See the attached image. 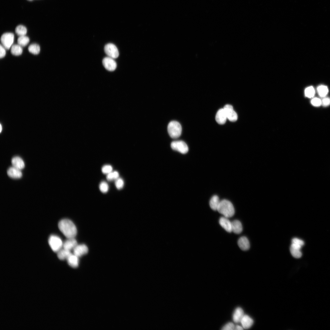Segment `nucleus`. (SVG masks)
<instances>
[{
  "instance_id": "1",
  "label": "nucleus",
  "mask_w": 330,
  "mask_h": 330,
  "mask_svg": "<svg viewBox=\"0 0 330 330\" xmlns=\"http://www.w3.org/2000/svg\"><path fill=\"white\" fill-rule=\"evenodd\" d=\"M58 227L61 231L67 238H74L77 235V230L76 226L69 219L61 220L59 223Z\"/></svg>"
},
{
  "instance_id": "2",
  "label": "nucleus",
  "mask_w": 330,
  "mask_h": 330,
  "mask_svg": "<svg viewBox=\"0 0 330 330\" xmlns=\"http://www.w3.org/2000/svg\"><path fill=\"white\" fill-rule=\"evenodd\" d=\"M217 210L227 218L232 217L235 213L234 207L230 201L225 199L221 201Z\"/></svg>"
},
{
  "instance_id": "3",
  "label": "nucleus",
  "mask_w": 330,
  "mask_h": 330,
  "mask_svg": "<svg viewBox=\"0 0 330 330\" xmlns=\"http://www.w3.org/2000/svg\"><path fill=\"white\" fill-rule=\"evenodd\" d=\"M168 131L170 136L174 139L178 138L181 135L182 128L178 122L173 121L170 122L168 126Z\"/></svg>"
},
{
  "instance_id": "4",
  "label": "nucleus",
  "mask_w": 330,
  "mask_h": 330,
  "mask_svg": "<svg viewBox=\"0 0 330 330\" xmlns=\"http://www.w3.org/2000/svg\"><path fill=\"white\" fill-rule=\"evenodd\" d=\"M48 243L52 250L55 252L57 253L63 246L62 239L56 235H51L49 238Z\"/></svg>"
},
{
  "instance_id": "5",
  "label": "nucleus",
  "mask_w": 330,
  "mask_h": 330,
  "mask_svg": "<svg viewBox=\"0 0 330 330\" xmlns=\"http://www.w3.org/2000/svg\"><path fill=\"white\" fill-rule=\"evenodd\" d=\"M14 39V34L10 33H5L1 37L2 45L6 49L9 50L12 46Z\"/></svg>"
},
{
  "instance_id": "6",
  "label": "nucleus",
  "mask_w": 330,
  "mask_h": 330,
  "mask_svg": "<svg viewBox=\"0 0 330 330\" xmlns=\"http://www.w3.org/2000/svg\"><path fill=\"white\" fill-rule=\"evenodd\" d=\"M104 51L108 57L113 59L118 58L119 56L118 50L114 44H108L104 47Z\"/></svg>"
},
{
  "instance_id": "7",
  "label": "nucleus",
  "mask_w": 330,
  "mask_h": 330,
  "mask_svg": "<svg viewBox=\"0 0 330 330\" xmlns=\"http://www.w3.org/2000/svg\"><path fill=\"white\" fill-rule=\"evenodd\" d=\"M171 146L173 150L183 154L187 153L188 151L187 145L185 143L182 141H173L171 143Z\"/></svg>"
},
{
  "instance_id": "8",
  "label": "nucleus",
  "mask_w": 330,
  "mask_h": 330,
  "mask_svg": "<svg viewBox=\"0 0 330 330\" xmlns=\"http://www.w3.org/2000/svg\"><path fill=\"white\" fill-rule=\"evenodd\" d=\"M227 119L232 122H235L238 119V115L235 111L233 107L230 105H227L224 108Z\"/></svg>"
},
{
  "instance_id": "9",
  "label": "nucleus",
  "mask_w": 330,
  "mask_h": 330,
  "mask_svg": "<svg viewBox=\"0 0 330 330\" xmlns=\"http://www.w3.org/2000/svg\"><path fill=\"white\" fill-rule=\"evenodd\" d=\"M102 63L105 68L109 71H114L117 67V63L114 59L109 57L103 59Z\"/></svg>"
},
{
  "instance_id": "10",
  "label": "nucleus",
  "mask_w": 330,
  "mask_h": 330,
  "mask_svg": "<svg viewBox=\"0 0 330 330\" xmlns=\"http://www.w3.org/2000/svg\"><path fill=\"white\" fill-rule=\"evenodd\" d=\"M73 250V254L79 257L87 254L89 251L88 247L83 244H77Z\"/></svg>"
},
{
  "instance_id": "11",
  "label": "nucleus",
  "mask_w": 330,
  "mask_h": 330,
  "mask_svg": "<svg viewBox=\"0 0 330 330\" xmlns=\"http://www.w3.org/2000/svg\"><path fill=\"white\" fill-rule=\"evenodd\" d=\"M227 119V118L224 108L219 109L215 116L217 122L220 125H223L226 123Z\"/></svg>"
},
{
  "instance_id": "12",
  "label": "nucleus",
  "mask_w": 330,
  "mask_h": 330,
  "mask_svg": "<svg viewBox=\"0 0 330 330\" xmlns=\"http://www.w3.org/2000/svg\"><path fill=\"white\" fill-rule=\"evenodd\" d=\"M7 174L10 177L14 179L20 178L22 176L21 170L13 167L9 168L7 171Z\"/></svg>"
},
{
  "instance_id": "13",
  "label": "nucleus",
  "mask_w": 330,
  "mask_h": 330,
  "mask_svg": "<svg viewBox=\"0 0 330 330\" xmlns=\"http://www.w3.org/2000/svg\"><path fill=\"white\" fill-rule=\"evenodd\" d=\"M11 162L13 167L20 170L23 169L25 167L23 160L19 157H13L11 159Z\"/></svg>"
},
{
  "instance_id": "14",
  "label": "nucleus",
  "mask_w": 330,
  "mask_h": 330,
  "mask_svg": "<svg viewBox=\"0 0 330 330\" xmlns=\"http://www.w3.org/2000/svg\"><path fill=\"white\" fill-rule=\"evenodd\" d=\"M77 241L74 238H69L63 244V248L71 251L77 245Z\"/></svg>"
},
{
  "instance_id": "15",
  "label": "nucleus",
  "mask_w": 330,
  "mask_h": 330,
  "mask_svg": "<svg viewBox=\"0 0 330 330\" xmlns=\"http://www.w3.org/2000/svg\"><path fill=\"white\" fill-rule=\"evenodd\" d=\"M240 322L244 329H247L251 328L254 324V320L249 315H244Z\"/></svg>"
},
{
  "instance_id": "16",
  "label": "nucleus",
  "mask_w": 330,
  "mask_h": 330,
  "mask_svg": "<svg viewBox=\"0 0 330 330\" xmlns=\"http://www.w3.org/2000/svg\"><path fill=\"white\" fill-rule=\"evenodd\" d=\"M238 244L240 248L242 251H246L250 249L249 241L245 237H242L239 239L238 241Z\"/></svg>"
},
{
  "instance_id": "17",
  "label": "nucleus",
  "mask_w": 330,
  "mask_h": 330,
  "mask_svg": "<svg viewBox=\"0 0 330 330\" xmlns=\"http://www.w3.org/2000/svg\"><path fill=\"white\" fill-rule=\"evenodd\" d=\"M219 223L227 231L231 233L232 231L231 222L226 217H222L220 218Z\"/></svg>"
},
{
  "instance_id": "18",
  "label": "nucleus",
  "mask_w": 330,
  "mask_h": 330,
  "mask_svg": "<svg viewBox=\"0 0 330 330\" xmlns=\"http://www.w3.org/2000/svg\"><path fill=\"white\" fill-rule=\"evenodd\" d=\"M301 246L293 244H292L290 247V251L292 256L296 258H299L302 256L300 251Z\"/></svg>"
},
{
  "instance_id": "19",
  "label": "nucleus",
  "mask_w": 330,
  "mask_h": 330,
  "mask_svg": "<svg viewBox=\"0 0 330 330\" xmlns=\"http://www.w3.org/2000/svg\"><path fill=\"white\" fill-rule=\"evenodd\" d=\"M244 315V311L240 307L237 308L235 310L233 315V318L234 321L236 323L240 322Z\"/></svg>"
},
{
  "instance_id": "20",
  "label": "nucleus",
  "mask_w": 330,
  "mask_h": 330,
  "mask_svg": "<svg viewBox=\"0 0 330 330\" xmlns=\"http://www.w3.org/2000/svg\"><path fill=\"white\" fill-rule=\"evenodd\" d=\"M232 231L236 234H240L242 231V226L241 222L238 220H235L231 222Z\"/></svg>"
},
{
  "instance_id": "21",
  "label": "nucleus",
  "mask_w": 330,
  "mask_h": 330,
  "mask_svg": "<svg viewBox=\"0 0 330 330\" xmlns=\"http://www.w3.org/2000/svg\"><path fill=\"white\" fill-rule=\"evenodd\" d=\"M68 264L73 268L78 267L79 264V257L72 254L67 260Z\"/></svg>"
},
{
  "instance_id": "22",
  "label": "nucleus",
  "mask_w": 330,
  "mask_h": 330,
  "mask_svg": "<svg viewBox=\"0 0 330 330\" xmlns=\"http://www.w3.org/2000/svg\"><path fill=\"white\" fill-rule=\"evenodd\" d=\"M58 258L61 260H67L68 258L72 254L71 251L62 248L57 253Z\"/></svg>"
},
{
  "instance_id": "23",
  "label": "nucleus",
  "mask_w": 330,
  "mask_h": 330,
  "mask_svg": "<svg viewBox=\"0 0 330 330\" xmlns=\"http://www.w3.org/2000/svg\"><path fill=\"white\" fill-rule=\"evenodd\" d=\"M221 201H220L218 196H214L211 198L209 205L211 208L214 211L217 210L218 207Z\"/></svg>"
},
{
  "instance_id": "24",
  "label": "nucleus",
  "mask_w": 330,
  "mask_h": 330,
  "mask_svg": "<svg viewBox=\"0 0 330 330\" xmlns=\"http://www.w3.org/2000/svg\"><path fill=\"white\" fill-rule=\"evenodd\" d=\"M23 51L22 47L19 44H15L11 47V52L14 56H19Z\"/></svg>"
},
{
  "instance_id": "25",
  "label": "nucleus",
  "mask_w": 330,
  "mask_h": 330,
  "mask_svg": "<svg viewBox=\"0 0 330 330\" xmlns=\"http://www.w3.org/2000/svg\"><path fill=\"white\" fill-rule=\"evenodd\" d=\"M16 34L20 37L25 36L27 33V29L26 28L22 25L17 26L15 30Z\"/></svg>"
},
{
  "instance_id": "26",
  "label": "nucleus",
  "mask_w": 330,
  "mask_h": 330,
  "mask_svg": "<svg viewBox=\"0 0 330 330\" xmlns=\"http://www.w3.org/2000/svg\"><path fill=\"white\" fill-rule=\"evenodd\" d=\"M30 39L25 36L20 37L18 39V44L21 47H24L28 44L30 42Z\"/></svg>"
},
{
  "instance_id": "27",
  "label": "nucleus",
  "mask_w": 330,
  "mask_h": 330,
  "mask_svg": "<svg viewBox=\"0 0 330 330\" xmlns=\"http://www.w3.org/2000/svg\"><path fill=\"white\" fill-rule=\"evenodd\" d=\"M28 50L31 53L36 55L39 53L40 51V47L39 45L34 44L30 45Z\"/></svg>"
},
{
  "instance_id": "28",
  "label": "nucleus",
  "mask_w": 330,
  "mask_h": 330,
  "mask_svg": "<svg viewBox=\"0 0 330 330\" xmlns=\"http://www.w3.org/2000/svg\"><path fill=\"white\" fill-rule=\"evenodd\" d=\"M317 91L319 95L321 97H324L328 93V89L327 87L321 86L317 88Z\"/></svg>"
},
{
  "instance_id": "29",
  "label": "nucleus",
  "mask_w": 330,
  "mask_h": 330,
  "mask_svg": "<svg viewBox=\"0 0 330 330\" xmlns=\"http://www.w3.org/2000/svg\"><path fill=\"white\" fill-rule=\"evenodd\" d=\"M119 174L118 172L115 171L112 172L107 175L106 179L109 181L116 180L119 178Z\"/></svg>"
},
{
  "instance_id": "30",
  "label": "nucleus",
  "mask_w": 330,
  "mask_h": 330,
  "mask_svg": "<svg viewBox=\"0 0 330 330\" xmlns=\"http://www.w3.org/2000/svg\"><path fill=\"white\" fill-rule=\"evenodd\" d=\"M315 90L314 88L312 86H310L307 88L305 90L306 96L309 98L313 97L315 95Z\"/></svg>"
},
{
  "instance_id": "31",
  "label": "nucleus",
  "mask_w": 330,
  "mask_h": 330,
  "mask_svg": "<svg viewBox=\"0 0 330 330\" xmlns=\"http://www.w3.org/2000/svg\"><path fill=\"white\" fill-rule=\"evenodd\" d=\"M99 188L100 191L102 193H106L108 190V185L106 182L105 181L102 182L100 184Z\"/></svg>"
},
{
  "instance_id": "32",
  "label": "nucleus",
  "mask_w": 330,
  "mask_h": 330,
  "mask_svg": "<svg viewBox=\"0 0 330 330\" xmlns=\"http://www.w3.org/2000/svg\"><path fill=\"white\" fill-rule=\"evenodd\" d=\"M113 167L111 165H105L102 167V171L103 174L107 175L113 172Z\"/></svg>"
},
{
  "instance_id": "33",
  "label": "nucleus",
  "mask_w": 330,
  "mask_h": 330,
  "mask_svg": "<svg viewBox=\"0 0 330 330\" xmlns=\"http://www.w3.org/2000/svg\"><path fill=\"white\" fill-rule=\"evenodd\" d=\"M115 185L118 189H122L124 186V182L123 180L121 178H118L115 180Z\"/></svg>"
},
{
  "instance_id": "34",
  "label": "nucleus",
  "mask_w": 330,
  "mask_h": 330,
  "mask_svg": "<svg viewBox=\"0 0 330 330\" xmlns=\"http://www.w3.org/2000/svg\"><path fill=\"white\" fill-rule=\"evenodd\" d=\"M311 103L312 105L316 107H319L322 104V100L317 98L313 99L312 100Z\"/></svg>"
},
{
  "instance_id": "35",
  "label": "nucleus",
  "mask_w": 330,
  "mask_h": 330,
  "mask_svg": "<svg viewBox=\"0 0 330 330\" xmlns=\"http://www.w3.org/2000/svg\"><path fill=\"white\" fill-rule=\"evenodd\" d=\"M235 326L232 322H229L224 326L222 329L223 330H233L235 329Z\"/></svg>"
},
{
  "instance_id": "36",
  "label": "nucleus",
  "mask_w": 330,
  "mask_h": 330,
  "mask_svg": "<svg viewBox=\"0 0 330 330\" xmlns=\"http://www.w3.org/2000/svg\"><path fill=\"white\" fill-rule=\"evenodd\" d=\"M292 244L299 245L301 247L304 244V242L303 241L296 238H293L292 241Z\"/></svg>"
},
{
  "instance_id": "37",
  "label": "nucleus",
  "mask_w": 330,
  "mask_h": 330,
  "mask_svg": "<svg viewBox=\"0 0 330 330\" xmlns=\"http://www.w3.org/2000/svg\"><path fill=\"white\" fill-rule=\"evenodd\" d=\"M5 48L2 45L0 46V50H1V55L0 57L1 59L4 58L6 54Z\"/></svg>"
},
{
  "instance_id": "38",
  "label": "nucleus",
  "mask_w": 330,
  "mask_h": 330,
  "mask_svg": "<svg viewBox=\"0 0 330 330\" xmlns=\"http://www.w3.org/2000/svg\"><path fill=\"white\" fill-rule=\"evenodd\" d=\"M322 104L324 106H327L330 104V99L329 98H325L322 100Z\"/></svg>"
},
{
  "instance_id": "39",
  "label": "nucleus",
  "mask_w": 330,
  "mask_h": 330,
  "mask_svg": "<svg viewBox=\"0 0 330 330\" xmlns=\"http://www.w3.org/2000/svg\"><path fill=\"white\" fill-rule=\"evenodd\" d=\"M243 329H244V328H243V327H242V326H240V325H237L235 326V330H243Z\"/></svg>"
},
{
  "instance_id": "40",
  "label": "nucleus",
  "mask_w": 330,
  "mask_h": 330,
  "mask_svg": "<svg viewBox=\"0 0 330 330\" xmlns=\"http://www.w3.org/2000/svg\"><path fill=\"white\" fill-rule=\"evenodd\" d=\"M2 126L1 124V132H2Z\"/></svg>"
},
{
  "instance_id": "41",
  "label": "nucleus",
  "mask_w": 330,
  "mask_h": 330,
  "mask_svg": "<svg viewBox=\"0 0 330 330\" xmlns=\"http://www.w3.org/2000/svg\"><path fill=\"white\" fill-rule=\"evenodd\" d=\"M30 1H31V0H30Z\"/></svg>"
}]
</instances>
